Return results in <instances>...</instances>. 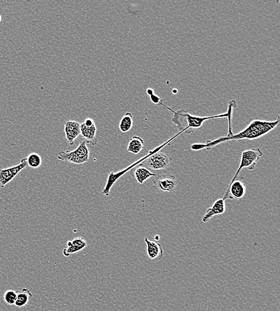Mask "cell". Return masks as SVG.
Returning <instances> with one entry per match:
<instances>
[{"instance_id": "11", "label": "cell", "mask_w": 280, "mask_h": 311, "mask_svg": "<svg viewBox=\"0 0 280 311\" xmlns=\"http://www.w3.org/2000/svg\"><path fill=\"white\" fill-rule=\"evenodd\" d=\"M225 201L224 200L223 198L219 199V200L214 202L212 207L208 208L206 213H205L203 218H202V222L203 223H207L214 216L225 213Z\"/></svg>"}, {"instance_id": "6", "label": "cell", "mask_w": 280, "mask_h": 311, "mask_svg": "<svg viewBox=\"0 0 280 311\" xmlns=\"http://www.w3.org/2000/svg\"><path fill=\"white\" fill-rule=\"evenodd\" d=\"M152 188L158 192H174L178 189V183L175 176L163 174L155 177Z\"/></svg>"}, {"instance_id": "1", "label": "cell", "mask_w": 280, "mask_h": 311, "mask_svg": "<svg viewBox=\"0 0 280 311\" xmlns=\"http://www.w3.org/2000/svg\"><path fill=\"white\" fill-rule=\"evenodd\" d=\"M161 105L166 108L168 110L172 111L173 116L172 118V122L175 124L177 129L180 130V133H185V134H191L197 130L201 129L203 124L208 120L217 119V118H225L228 119V133L227 136H231L234 133L232 132L231 120L232 117L233 110L236 107L235 100H231L228 103V111L226 113L215 115L208 117H199L192 116L189 114L187 110H179L174 111L169 107L166 106L163 103Z\"/></svg>"}, {"instance_id": "7", "label": "cell", "mask_w": 280, "mask_h": 311, "mask_svg": "<svg viewBox=\"0 0 280 311\" xmlns=\"http://www.w3.org/2000/svg\"><path fill=\"white\" fill-rule=\"evenodd\" d=\"M28 167L27 159L24 158L17 166L0 170V189H4L5 186L11 183L18 174Z\"/></svg>"}, {"instance_id": "22", "label": "cell", "mask_w": 280, "mask_h": 311, "mask_svg": "<svg viewBox=\"0 0 280 311\" xmlns=\"http://www.w3.org/2000/svg\"><path fill=\"white\" fill-rule=\"evenodd\" d=\"M1 21H2V17L1 16H0V23H1Z\"/></svg>"}, {"instance_id": "4", "label": "cell", "mask_w": 280, "mask_h": 311, "mask_svg": "<svg viewBox=\"0 0 280 311\" xmlns=\"http://www.w3.org/2000/svg\"><path fill=\"white\" fill-rule=\"evenodd\" d=\"M262 156V151L260 150L259 148L248 149V150L242 151L238 169L236 171V173L234 177H233L231 183L238 179L239 174L242 169H247L248 170H253L258 161H259Z\"/></svg>"}, {"instance_id": "19", "label": "cell", "mask_w": 280, "mask_h": 311, "mask_svg": "<svg viewBox=\"0 0 280 311\" xmlns=\"http://www.w3.org/2000/svg\"><path fill=\"white\" fill-rule=\"evenodd\" d=\"M5 302L9 305H13L17 299V291L9 290L5 292L3 296Z\"/></svg>"}, {"instance_id": "12", "label": "cell", "mask_w": 280, "mask_h": 311, "mask_svg": "<svg viewBox=\"0 0 280 311\" xmlns=\"http://www.w3.org/2000/svg\"><path fill=\"white\" fill-rule=\"evenodd\" d=\"M88 247V243L85 239L82 237L74 238L72 241L67 242V248L63 250L65 257H69L71 255L77 253Z\"/></svg>"}, {"instance_id": "3", "label": "cell", "mask_w": 280, "mask_h": 311, "mask_svg": "<svg viewBox=\"0 0 280 311\" xmlns=\"http://www.w3.org/2000/svg\"><path fill=\"white\" fill-rule=\"evenodd\" d=\"M90 150L85 140L79 143L76 150L62 151L58 154L59 161L75 164H83L89 161Z\"/></svg>"}, {"instance_id": "14", "label": "cell", "mask_w": 280, "mask_h": 311, "mask_svg": "<svg viewBox=\"0 0 280 311\" xmlns=\"http://www.w3.org/2000/svg\"><path fill=\"white\" fill-rule=\"evenodd\" d=\"M131 173H133L134 177L140 185L144 184L145 181L151 177L157 176L156 174L152 173L150 170L141 165H139L136 169H133Z\"/></svg>"}, {"instance_id": "15", "label": "cell", "mask_w": 280, "mask_h": 311, "mask_svg": "<svg viewBox=\"0 0 280 311\" xmlns=\"http://www.w3.org/2000/svg\"><path fill=\"white\" fill-rule=\"evenodd\" d=\"M144 147V141L138 136H134L130 139L127 150L133 154H138Z\"/></svg>"}, {"instance_id": "20", "label": "cell", "mask_w": 280, "mask_h": 311, "mask_svg": "<svg viewBox=\"0 0 280 311\" xmlns=\"http://www.w3.org/2000/svg\"><path fill=\"white\" fill-rule=\"evenodd\" d=\"M147 94L149 96L152 103L155 105H161L163 103L162 99L155 94L153 89L148 88L147 90Z\"/></svg>"}, {"instance_id": "17", "label": "cell", "mask_w": 280, "mask_h": 311, "mask_svg": "<svg viewBox=\"0 0 280 311\" xmlns=\"http://www.w3.org/2000/svg\"><path fill=\"white\" fill-rule=\"evenodd\" d=\"M133 124V115L131 113L127 112V113L124 115L122 119L120 120L119 124L120 130L123 133L129 132L132 128Z\"/></svg>"}, {"instance_id": "5", "label": "cell", "mask_w": 280, "mask_h": 311, "mask_svg": "<svg viewBox=\"0 0 280 311\" xmlns=\"http://www.w3.org/2000/svg\"><path fill=\"white\" fill-rule=\"evenodd\" d=\"M172 159L162 151H158L149 156L140 165L149 170L162 171L168 169L172 163Z\"/></svg>"}, {"instance_id": "16", "label": "cell", "mask_w": 280, "mask_h": 311, "mask_svg": "<svg viewBox=\"0 0 280 311\" xmlns=\"http://www.w3.org/2000/svg\"><path fill=\"white\" fill-rule=\"evenodd\" d=\"M32 297V293L27 288H24L21 291H17V299L16 300L15 305L18 307L26 306Z\"/></svg>"}, {"instance_id": "18", "label": "cell", "mask_w": 280, "mask_h": 311, "mask_svg": "<svg viewBox=\"0 0 280 311\" xmlns=\"http://www.w3.org/2000/svg\"><path fill=\"white\" fill-rule=\"evenodd\" d=\"M27 166L31 169H37L42 166V158L38 153H31L26 158Z\"/></svg>"}, {"instance_id": "13", "label": "cell", "mask_w": 280, "mask_h": 311, "mask_svg": "<svg viewBox=\"0 0 280 311\" xmlns=\"http://www.w3.org/2000/svg\"><path fill=\"white\" fill-rule=\"evenodd\" d=\"M145 242L147 244V255L149 259L152 260H160L162 259L164 251L161 244L149 241L147 237L145 238Z\"/></svg>"}, {"instance_id": "8", "label": "cell", "mask_w": 280, "mask_h": 311, "mask_svg": "<svg viewBox=\"0 0 280 311\" xmlns=\"http://www.w3.org/2000/svg\"><path fill=\"white\" fill-rule=\"evenodd\" d=\"M80 135L86 143L92 145L98 144L97 127L91 118H87L82 123H80Z\"/></svg>"}, {"instance_id": "9", "label": "cell", "mask_w": 280, "mask_h": 311, "mask_svg": "<svg viewBox=\"0 0 280 311\" xmlns=\"http://www.w3.org/2000/svg\"><path fill=\"white\" fill-rule=\"evenodd\" d=\"M246 193V186L241 180L236 179L230 185L224 195L223 200L226 201L229 198L230 200H240L243 198Z\"/></svg>"}, {"instance_id": "10", "label": "cell", "mask_w": 280, "mask_h": 311, "mask_svg": "<svg viewBox=\"0 0 280 311\" xmlns=\"http://www.w3.org/2000/svg\"><path fill=\"white\" fill-rule=\"evenodd\" d=\"M64 132L66 141L68 144L73 145L80 135V123L74 120H68L64 124Z\"/></svg>"}, {"instance_id": "21", "label": "cell", "mask_w": 280, "mask_h": 311, "mask_svg": "<svg viewBox=\"0 0 280 311\" xmlns=\"http://www.w3.org/2000/svg\"><path fill=\"white\" fill-rule=\"evenodd\" d=\"M154 238H155V240H156V241L159 240V239H160L159 236H155Z\"/></svg>"}, {"instance_id": "2", "label": "cell", "mask_w": 280, "mask_h": 311, "mask_svg": "<svg viewBox=\"0 0 280 311\" xmlns=\"http://www.w3.org/2000/svg\"><path fill=\"white\" fill-rule=\"evenodd\" d=\"M279 117L273 121L259 119L251 120L246 127L236 134L231 136H223L214 141H207L204 144H194L191 145V150L198 151L206 148L210 149L222 142L229 141H239L241 139L253 140L262 137L278 125Z\"/></svg>"}]
</instances>
